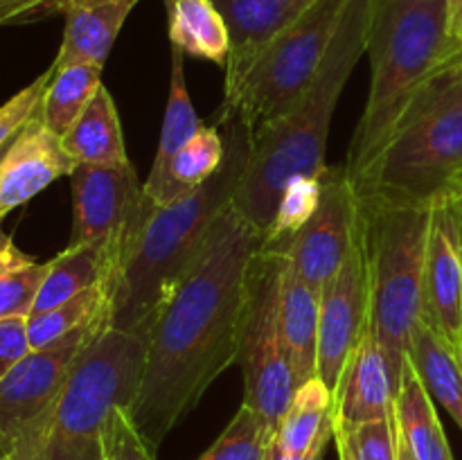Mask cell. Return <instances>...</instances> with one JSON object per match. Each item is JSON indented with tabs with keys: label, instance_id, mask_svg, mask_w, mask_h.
Masks as SVG:
<instances>
[{
	"label": "cell",
	"instance_id": "60d3db41",
	"mask_svg": "<svg viewBox=\"0 0 462 460\" xmlns=\"http://www.w3.org/2000/svg\"><path fill=\"white\" fill-rule=\"evenodd\" d=\"M337 442V451H338V460H355L350 455V451L346 449V445H343V442H338V440H334Z\"/></svg>",
	"mask_w": 462,
	"mask_h": 460
},
{
	"label": "cell",
	"instance_id": "603a6c76",
	"mask_svg": "<svg viewBox=\"0 0 462 460\" xmlns=\"http://www.w3.org/2000/svg\"><path fill=\"white\" fill-rule=\"evenodd\" d=\"M395 419L400 440L413 454L415 460H449L454 458L449 440L445 436L436 404L411 361L402 374L400 392L395 397Z\"/></svg>",
	"mask_w": 462,
	"mask_h": 460
},
{
	"label": "cell",
	"instance_id": "4dcf8cb0",
	"mask_svg": "<svg viewBox=\"0 0 462 460\" xmlns=\"http://www.w3.org/2000/svg\"><path fill=\"white\" fill-rule=\"evenodd\" d=\"M275 428L251 406L242 404L215 445L197 460H264Z\"/></svg>",
	"mask_w": 462,
	"mask_h": 460
},
{
	"label": "cell",
	"instance_id": "d6a6232c",
	"mask_svg": "<svg viewBox=\"0 0 462 460\" xmlns=\"http://www.w3.org/2000/svg\"><path fill=\"white\" fill-rule=\"evenodd\" d=\"M48 262H30L21 269L0 275V318L9 316H30L34 298L43 282Z\"/></svg>",
	"mask_w": 462,
	"mask_h": 460
},
{
	"label": "cell",
	"instance_id": "1f68e13d",
	"mask_svg": "<svg viewBox=\"0 0 462 460\" xmlns=\"http://www.w3.org/2000/svg\"><path fill=\"white\" fill-rule=\"evenodd\" d=\"M334 440L343 442L355 460H400V428L395 413L356 427H337Z\"/></svg>",
	"mask_w": 462,
	"mask_h": 460
},
{
	"label": "cell",
	"instance_id": "4316f807",
	"mask_svg": "<svg viewBox=\"0 0 462 460\" xmlns=\"http://www.w3.org/2000/svg\"><path fill=\"white\" fill-rule=\"evenodd\" d=\"M329 428H334V395L314 377L296 388V395L278 424L275 442L287 454L305 455Z\"/></svg>",
	"mask_w": 462,
	"mask_h": 460
},
{
	"label": "cell",
	"instance_id": "277c9868",
	"mask_svg": "<svg viewBox=\"0 0 462 460\" xmlns=\"http://www.w3.org/2000/svg\"><path fill=\"white\" fill-rule=\"evenodd\" d=\"M447 0H373L365 54L370 93L346 170L361 185L424 90L449 68Z\"/></svg>",
	"mask_w": 462,
	"mask_h": 460
},
{
	"label": "cell",
	"instance_id": "ac0fdd59",
	"mask_svg": "<svg viewBox=\"0 0 462 460\" xmlns=\"http://www.w3.org/2000/svg\"><path fill=\"white\" fill-rule=\"evenodd\" d=\"M140 0H68L66 27L57 59L52 63L106 61L122 25Z\"/></svg>",
	"mask_w": 462,
	"mask_h": 460
},
{
	"label": "cell",
	"instance_id": "5bb4252c",
	"mask_svg": "<svg viewBox=\"0 0 462 460\" xmlns=\"http://www.w3.org/2000/svg\"><path fill=\"white\" fill-rule=\"evenodd\" d=\"M424 323L458 350L462 334V194L431 206L424 262Z\"/></svg>",
	"mask_w": 462,
	"mask_h": 460
},
{
	"label": "cell",
	"instance_id": "f35d334b",
	"mask_svg": "<svg viewBox=\"0 0 462 460\" xmlns=\"http://www.w3.org/2000/svg\"><path fill=\"white\" fill-rule=\"evenodd\" d=\"M447 30H449L451 43L456 45L462 34V0H447Z\"/></svg>",
	"mask_w": 462,
	"mask_h": 460
},
{
	"label": "cell",
	"instance_id": "7bdbcfd3",
	"mask_svg": "<svg viewBox=\"0 0 462 460\" xmlns=\"http://www.w3.org/2000/svg\"><path fill=\"white\" fill-rule=\"evenodd\" d=\"M7 147H9V143L5 144V147H0V162H3V156H5V152H7Z\"/></svg>",
	"mask_w": 462,
	"mask_h": 460
},
{
	"label": "cell",
	"instance_id": "e575fe53",
	"mask_svg": "<svg viewBox=\"0 0 462 460\" xmlns=\"http://www.w3.org/2000/svg\"><path fill=\"white\" fill-rule=\"evenodd\" d=\"M106 460H156V451L135 428L126 409L113 410L111 415L106 433Z\"/></svg>",
	"mask_w": 462,
	"mask_h": 460
},
{
	"label": "cell",
	"instance_id": "8992f818",
	"mask_svg": "<svg viewBox=\"0 0 462 460\" xmlns=\"http://www.w3.org/2000/svg\"><path fill=\"white\" fill-rule=\"evenodd\" d=\"M361 198L422 206L462 194V70L431 81L361 185Z\"/></svg>",
	"mask_w": 462,
	"mask_h": 460
},
{
	"label": "cell",
	"instance_id": "d6986e66",
	"mask_svg": "<svg viewBox=\"0 0 462 460\" xmlns=\"http://www.w3.org/2000/svg\"><path fill=\"white\" fill-rule=\"evenodd\" d=\"M117 271H120V255L111 244L90 242L66 246L54 260L48 262L32 314L52 309L102 280L117 278Z\"/></svg>",
	"mask_w": 462,
	"mask_h": 460
},
{
	"label": "cell",
	"instance_id": "2e32d148",
	"mask_svg": "<svg viewBox=\"0 0 462 460\" xmlns=\"http://www.w3.org/2000/svg\"><path fill=\"white\" fill-rule=\"evenodd\" d=\"M395 397L386 356L368 325L334 391V424L356 427L388 418L395 413Z\"/></svg>",
	"mask_w": 462,
	"mask_h": 460
},
{
	"label": "cell",
	"instance_id": "5b68a950",
	"mask_svg": "<svg viewBox=\"0 0 462 460\" xmlns=\"http://www.w3.org/2000/svg\"><path fill=\"white\" fill-rule=\"evenodd\" d=\"M370 284V332L400 392L415 327L424 320V262L431 207L361 198Z\"/></svg>",
	"mask_w": 462,
	"mask_h": 460
},
{
	"label": "cell",
	"instance_id": "83f0119b",
	"mask_svg": "<svg viewBox=\"0 0 462 460\" xmlns=\"http://www.w3.org/2000/svg\"><path fill=\"white\" fill-rule=\"evenodd\" d=\"M113 289H116V278H106L95 287L81 291L79 296L52 307V309L27 316V334H30L32 350L50 345V343L95 323L102 316L111 314Z\"/></svg>",
	"mask_w": 462,
	"mask_h": 460
},
{
	"label": "cell",
	"instance_id": "8d00e7d4",
	"mask_svg": "<svg viewBox=\"0 0 462 460\" xmlns=\"http://www.w3.org/2000/svg\"><path fill=\"white\" fill-rule=\"evenodd\" d=\"M68 0H0V27L25 25L66 12Z\"/></svg>",
	"mask_w": 462,
	"mask_h": 460
},
{
	"label": "cell",
	"instance_id": "d4e9b609",
	"mask_svg": "<svg viewBox=\"0 0 462 460\" xmlns=\"http://www.w3.org/2000/svg\"><path fill=\"white\" fill-rule=\"evenodd\" d=\"M409 361L429 395L451 415L462 431V361L458 350L422 320L411 338Z\"/></svg>",
	"mask_w": 462,
	"mask_h": 460
},
{
	"label": "cell",
	"instance_id": "30bf717a",
	"mask_svg": "<svg viewBox=\"0 0 462 460\" xmlns=\"http://www.w3.org/2000/svg\"><path fill=\"white\" fill-rule=\"evenodd\" d=\"M111 314L32 350L0 379V460H39L41 442L54 404L66 386L77 356Z\"/></svg>",
	"mask_w": 462,
	"mask_h": 460
},
{
	"label": "cell",
	"instance_id": "3957f363",
	"mask_svg": "<svg viewBox=\"0 0 462 460\" xmlns=\"http://www.w3.org/2000/svg\"><path fill=\"white\" fill-rule=\"evenodd\" d=\"M373 0H350L329 43L319 75L302 97L275 124L248 138V162L233 207L260 233L273 221L289 180L323 174L325 147L337 102L352 70L365 54Z\"/></svg>",
	"mask_w": 462,
	"mask_h": 460
},
{
	"label": "cell",
	"instance_id": "d590c367",
	"mask_svg": "<svg viewBox=\"0 0 462 460\" xmlns=\"http://www.w3.org/2000/svg\"><path fill=\"white\" fill-rule=\"evenodd\" d=\"M32 352L25 316L0 318V379Z\"/></svg>",
	"mask_w": 462,
	"mask_h": 460
},
{
	"label": "cell",
	"instance_id": "4fadbf2b",
	"mask_svg": "<svg viewBox=\"0 0 462 460\" xmlns=\"http://www.w3.org/2000/svg\"><path fill=\"white\" fill-rule=\"evenodd\" d=\"M370 325V284L365 260L364 221L361 235L341 269L329 278L320 291L319 309V354L316 377L337 391L352 350Z\"/></svg>",
	"mask_w": 462,
	"mask_h": 460
},
{
	"label": "cell",
	"instance_id": "7402d4cb",
	"mask_svg": "<svg viewBox=\"0 0 462 460\" xmlns=\"http://www.w3.org/2000/svg\"><path fill=\"white\" fill-rule=\"evenodd\" d=\"M77 165H126L120 115L106 86H99L75 124L61 138Z\"/></svg>",
	"mask_w": 462,
	"mask_h": 460
},
{
	"label": "cell",
	"instance_id": "f546056e",
	"mask_svg": "<svg viewBox=\"0 0 462 460\" xmlns=\"http://www.w3.org/2000/svg\"><path fill=\"white\" fill-rule=\"evenodd\" d=\"M320 194H323L320 174L298 176V179L289 180V185L278 198L273 221L264 233V246L284 251L291 237H296L298 230L311 219L320 203Z\"/></svg>",
	"mask_w": 462,
	"mask_h": 460
},
{
	"label": "cell",
	"instance_id": "ab89813d",
	"mask_svg": "<svg viewBox=\"0 0 462 460\" xmlns=\"http://www.w3.org/2000/svg\"><path fill=\"white\" fill-rule=\"evenodd\" d=\"M449 68H458V70H462V34L458 36V41H456L454 45V54H451L449 59ZM447 68V70H449Z\"/></svg>",
	"mask_w": 462,
	"mask_h": 460
},
{
	"label": "cell",
	"instance_id": "7c38bea8",
	"mask_svg": "<svg viewBox=\"0 0 462 460\" xmlns=\"http://www.w3.org/2000/svg\"><path fill=\"white\" fill-rule=\"evenodd\" d=\"M323 194L311 219L284 246L289 269L323 291L361 235V197L343 167H325Z\"/></svg>",
	"mask_w": 462,
	"mask_h": 460
},
{
	"label": "cell",
	"instance_id": "ba28073f",
	"mask_svg": "<svg viewBox=\"0 0 462 460\" xmlns=\"http://www.w3.org/2000/svg\"><path fill=\"white\" fill-rule=\"evenodd\" d=\"M347 3L350 0H316L280 32L248 70L224 88L217 120L235 117L251 138L287 115L319 75Z\"/></svg>",
	"mask_w": 462,
	"mask_h": 460
},
{
	"label": "cell",
	"instance_id": "836d02e7",
	"mask_svg": "<svg viewBox=\"0 0 462 460\" xmlns=\"http://www.w3.org/2000/svg\"><path fill=\"white\" fill-rule=\"evenodd\" d=\"M50 77H52V66L43 72L41 77H36L30 86H25L23 90H18L12 99L0 106V147H5L7 143H12L16 138L18 131L32 120L36 111L41 106V99H43L45 86H48Z\"/></svg>",
	"mask_w": 462,
	"mask_h": 460
},
{
	"label": "cell",
	"instance_id": "ee69618b",
	"mask_svg": "<svg viewBox=\"0 0 462 460\" xmlns=\"http://www.w3.org/2000/svg\"><path fill=\"white\" fill-rule=\"evenodd\" d=\"M458 354H460V361H462V334H460V343H458Z\"/></svg>",
	"mask_w": 462,
	"mask_h": 460
},
{
	"label": "cell",
	"instance_id": "8fae6325",
	"mask_svg": "<svg viewBox=\"0 0 462 460\" xmlns=\"http://www.w3.org/2000/svg\"><path fill=\"white\" fill-rule=\"evenodd\" d=\"M72 235L68 246L104 242L120 255V269L129 257L153 206L144 185L126 165H77L70 174Z\"/></svg>",
	"mask_w": 462,
	"mask_h": 460
},
{
	"label": "cell",
	"instance_id": "9c48e42d",
	"mask_svg": "<svg viewBox=\"0 0 462 460\" xmlns=\"http://www.w3.org/2000/svg\"><path fill=\"white\" fill-rule=\"evenodd\" d=\"M287 266L282 248L262 242L248 269L242 323H239L237 363L244 374V401L278 431L296 395V377L280 332V287Z\"/></svg>",
	"mask_w": 462,
	"mask_h": 460
},
{
	"label": "cell",
	"instance_id": "52a82bcc",
	"mask_svg": "<svg viewBox=\"0 0 462 460\" xmlns=\"http://www.w3.org/2000/svg\"><path fill=\"white\" fill-rule=\"evenodd\" d=\"M147 341L102 325L93 334L54 404L39 460H106L113 410L134 406Z\"/></svg>",
	"mask_w": 462,
	"mask_h": 460
},
{
	"label": "cell",
	"instance_id": "cb8c5ba5",
	"mask_svg": "<svg viewBox=\"0 0 462 460\" xmlns=\"http://www.w3.org/2000/svg\"><path fill=\"white\" fill-rule=\"evenodd\" d=\"M171 48L226 68L230 34L215 0H162Z\"/></svg>",
	"mask_w": 462,
	"mask_h": 460
},
{
	"label": "cell",
	"instance_id": "f6af8a7d",
	"mask_svg": "<svg viewBox=\"0 0 462 460\" xmlns=\"http://www.w3.org/2000/svg\"><path fill=\"white\" fill-rule=\"evenodd\" d=\"M449 460H454V458H449Z\"/></svg>",
	"mask_w": 462,
	"mask_h": 460
},
{
	"label": "cell",
	"instance_id": "e0dca14e",
	"mask_svg": "<svg viewBox=\"0 0 462 460\" xmlns=\"http://www.w3.org/2000/svg\"><path fill=\"white\" fill-rule=\"evenodd\" d=\"M228 25L230 54L226 63V88L233 86L262 50L300 18L316 0H215Z\"/></svg>",
	"mask_w": 462,
	"mask_h": 460
},
{
	"label": "cell",
	"instance_id": "9a60e30c",
	"mask_svg": "<svg viewBox=\"0 0 462 460\" xmlns=\"http://www.w3.org/2000/svg\"><path fill=\"white\" fill-rule=\"evenodd\" d=\"M75 167L61 138L43 124L36 111L9 143L0 162V219L61 176H70Z\"/></svg>",
	"mask_w": 462,
	"mask_h": 460
},
{
	"label": "cell",
	"instance_id": "484cf974",
	"mask_svg": "<svg viewBox=\"0 0 462 460\" xmlns=\"http://www.w3.org/2000/svg\"><path fill=\"white\" fill-rule=\"evenodd\" d=\"M102 63L75 61L57 66L45 86L39 115L54 135L63 138L102 86Z\"/></svg>",
	"mask_w": 462,
	"mask_h": 460
},
{
	"label": "cell",
	"instance_id": "f1b7e54d",
	"mask_svg": "<svg viewBox=\"0 0 462 460\" xmlns=\"http://www.w3.org/2000/svg\"><path fill=\"white\" fill-rule=\"evenodd\" d=\"M183 57L185 54L180 50L171 48V79H170V97H167V108L165 117H162V129H161V140H158L156 156H153V165L149 170L147 180H144V188H152L165 174L167 165L171 162V158L183 149V144L197 133L203 126V122L199 120L197 111H194V104L189 99L188 84H185V70H183Z\"/></svg>",
	"mask_w": 462,
	"mask_h": 460
},
{
	"label": "cell",
	"instance_id": "ffe728a7",
	"mask_svg": "<svg viewBox=\"0 0 462 460\" xmlns=\"http://www.w3.org/2000/svg\"><path fill=\"white\" fill-rule=\"evenodd\" d=\"M319 309L320 291L298 278L287 262L280 287V332L298 386L316 377Z\"/></svg>",
	"mask_w": 462,
	"mask_h": 460
},
{
	"label": "cell",
	"instance_id": "6da1fadb",
	"mask_svg": "<svg viewBox=\"0 0 462 460\" xmlns=\"http://www.w3.org/2000/svg\"><path fill=\"white\" fill-rule=\"evenodd\" d=\"M262 242L264 233L230 203L158 311L147 334L138 395L129 409L153 451L201 401L208 386L237 363L248 269Z\"/></svg>",
	"mask_w": 462,
	"mask_h": 460
},
{
	"label": "cell",
	"instance_id": "74e56055",
	"mask_svg": "<svg viewBox=\"0 0 462 460\" xmlns=\"http://www.w3.org/2000/svg\"><path fill=\"white\" fill-rule=\"evenodd\" d=\"M332 440H334V428H329V431H325L323 436L319 437V442H316V445L311 446L310 454L293 455V454H287V451H284L282 446H280L278 442H275V437H273V442H271V445H269V451H266V458L264 460H323L325 449H328V445Z\"/></svg>",
	"mask_w": 462,
	"mask_h": 460
},
{
	"label": "cell",
	"instance_id": "7a4b0ae2",
	"mask_svg": "<svg viewBox=\"0 0 462 460\" xmlns=\"http://www.w3.org/2000/svg\"><path fill=\"white\" fill-rule=\"evenodd\" d=\"M226 138V161L206 185L188 197L153 207L117 271L111 327L147 334L167 298L197 260L217 216L233 203L248 162V131L235 117L217 120Z\"/></svg>",
	"mask_w": 462,
	"mask_h": 460
},
{
	"label": "cell",
	"instance_id": "b9f144b4",
	"mask_svg": "<svg viewBox=\"0 0 462 460\" xmlns=\"http://www.w3.org/2000/svg\"><path fill=\"white\" fill-rule=\"evenodd\" d=\"M400 460H415L413 454H411V451L402 445V440H400Z\"/></svg>",
	"mask_w": 462,
	"mask_h": 460
},
{
	"label": "cell",
	"instance_id": "44dd1931",
	"mask_svg": "<svg viewBox=\"0 0 462 460\" xmlns=\"http://www.w3.org/2000/svg\"><path fill=\"white\" fill-rule=\"evenodd\" d=\"M226 161V138L219 124H203L179 153L171 158L165 174L152 188H144V197L153 207L170 206L206 185Z\"/></svg>",
	"mask_w": 462,
	"mask_h": 460
}]
</instances>
